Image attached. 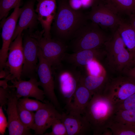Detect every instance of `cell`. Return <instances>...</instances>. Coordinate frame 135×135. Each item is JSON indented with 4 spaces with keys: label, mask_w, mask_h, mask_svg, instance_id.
<instances>
[{
    "label": "cell",
    "mask_w": 135,
    "mask_h": 135,
    "mask_svg": "<svg viewBox=\"0 0 135 135\" xmlns=\"http://www.w3.org/2000/svg\"><path fill=\"white\" fill-rule=\"evenodd\" d=\"M20 6H16L8 17L1 20L2 44L0 50V70L4 69L7 59L9 47L22 11Z\"/></svg>",
    "instance_id": "8fae6325"
},
{
    "label": "cell",
    "mask_w": 135,
    "mask_h": 135,
    "mask_svg": "<svg viewBox=\"0 0 135 135\" xmlns=\"http://www.w3.org/2000/svg\"><path fill=\"white\" fill-rule=\"evenodd\" d=\"M17 108L19 118L22 124L26 128L32 130L34 122L35 113L24 108L18 104Z\"/></svg>",
    "instance_id": "4316f807"
},
{
    "label": "cell",
    "mask_w": 135,
    "mask_h": 135,
    "mask_svg": "<svg viewBox=\"0 0 135 135\" xmlns=\"http://www.w3.org/2000/svg\"><path fill=\"white\" fill-rule=\"evenodd\" d=\"M104 54L105 50L101 48L81 50L72 54L66 52L62 62L74 66L82 69L90 61L101 60Z\"/></svg>",
    "instance_id": "ac0fdd59"
},
{
    "label": "cell",
    "mask_w": 135,
    "mask_h": 135,
    "mask_svg": "<svg viewBox=\"0 0 135 135\" xmlns=\"http://www.w3.org/2000/svg\"><path fill=\"white\" fill-rule=\"evenodd\" d=\"M44 32L37 31L29 34L36 40L44 58L52 66H58L62 62L63 58L68 48L66 44L52 38L43 36Z\"/></svg>",
    "instance_id": "5b68a950"
},
{
    "label": "cell",
    "mask_w": 135,
    "mask_h": 135,
    "mask_svg": "<svg viewBox=\"0 0 135 135\" xmlns=\"http://www.w3.org/2000/svg\"><path fill=\"white\" fill-rule=\"evenodd\" d=\"M128 51L135 60V30L130 23L123 20L117 29Z\"/></svg>",
    "instance_id": "7402d4cb"
},
{
    "label": "cell",
    "mask_w": 135,
    "mask_h": 135,
    "mask_svg": "<svg viewBox=\"0 0 135 135\" xmlns=\"http://www.w3.org/2000/svg\"><path fill=\"white\" fill-rule=\"evenodd\" d=\"M135 65L133 58L128 51L125 48L118 54L109 64L111 68L118 72H124Z\"/></svg>",
    "instance_id": "603a6c76"
},
{
    "label": "cell",
    "mask_w": 135,
    "mask_h": 135,
    "mask_svg": "<svg viewBox=\"0 0 135 135\" xmlns=\"http://www.w3.org/2000/svg\"><path fill=\"white\" fill-rule=\"evenodd\" d=\"M124 72L127 76L130 77L135 80V66L126 69Z\"/></svg>",
    "instance_id": "8d00e7d4"
},
{
    "label": "cell",
    "mask_w": 135,
    "mask_h": 135,
    "mask_svg": "<svg viewBox=\"0 0 135 135\" xmlns=\"http://www.w3.org/2000/svg\"><path fill=\"white\" fill-rule=\"evenodd\" d=\"M0 78H6L8 76V74L5 70L4 69L0 70Z\"/></svg>",
    "instance_id": "ab89813d"
},
{
    "label": "cell",
    "mask_w": 135,
    "mask_h": 135,
    "mask_svg": "<svg viewBox=\"0 0 135 135\" xmlns=\"http://www.w3.org/2000/svg\"><path fill=\"white\" fill-rule=\"evenodd\" d=\"M112 120L135 126V110L116 109Z\"/></svg>",
    "instance_id": "484cf974"
},
{
    "label": "cell",
    "mask_w": 135,
    "mask_h": 135,
    "mask_svg": "<svg viewBox=\"0 0 135 135\" xmlns=\"http://www.w3.org/2000/svg\"><path fill=\"white\" fill-rule=\"evenodd\" d=\"M108 81L106 75L104 74L95 76L88 74H85L82 70L79 82L83 84L93 95L96 94L102 93Z\"/></svg>",
    "instance_id": "ffe728a7"
},
{
    "label": "cell",
    "mask_w": 135,
    "mask_h": 135,
    "mask_svg": "<svg viewBox=\"0 0 135 135\" xmlns=\"http://www.w3.org/2000/svg\"><path fill=\"white\" fill-rule=\"evenodd\" d=\"M134 62L135 64V60L134 61Z\"/></svg>",
    "instance_id": "b9f144b4"
},
{
    "label": "cell",
    "mask_w": 135,
    "mask_h": 135,
    "mask_svg": "<svg viewBox=\"0 0 135 135\" xmlns=\"http://www.w3.org/2000/svg\"><path fill=\"white\" fill-rule=\"evenodd\" d=\"M8 80L4 79L3 80H0V86L3 88H7L8 86Z\"/></svg>",
    "instance_id": "f35d334b"
},
{
    "label": "cell",
    "mask_w": 135,
    "mask_h": 135,
    "mask_svg": "<svg viewBox=\"0 0 135 135\" xmlns=\"http://www.w3.org/2000/svg\"><path fill=\"white\" fill-rule=\"evenodd\" d=\"M130 23L135 30V12L130 15Z\"/></svg>",
    "instance_id": "74e56055"
},
{
    "label": "cell",
    "mask_w": 135,
    "mask_h": 135,
    "mask_svg": "<svg viewBox=\"0 0 135 135\" xmlns=\"http://www.w3.org/2000/svg\"><path fill=\"white\" fill-rule=\"evenodd\" d=\"M37 99L34 100L28 98H20L18 104L24 108L28 110L36 111L42 107L44 104Z\"/></svg>",
    "instance_id": "f1b7e54d"
},
{
    "label": "cell",
    "mask_w": 135,
    "mask_h": 135,
    "mask_svg": "<svg viewBox=\"0 0 135 135\" xmlns=\"http://www.w3.org/2000/svg\"><path fill=\"white\" fill-rule=\"evenodd\" d=\"M90 21H88L76 32L68 43V48L73 52L101 48L109 38L103 30Z\"/></svg>",
    "instance_id": "3957f363"
},
{
    "label": "cell",
    "mask_w": 135,
    "mask_h": 135,
    "mask_svg": "<svg viewBox=\"0 0 135 135\" xmlns=\"http://www.w3.org/2000/svg\"><path fill=\"white\" fill-rule=\"evenodd\" d=\"M71 7L76 10H81L82 8V5L81 0H68Z\"/></svg>",
    "instance_id": "e575fe53"
},
{
    "label": "cell",
    "mask_w": 135,
    "mask_h": 135,
    "mask_svg": "<svg viewBox=\"0 0 135 135\" xmlns=\"http://www.w3.org/2000/svg\"><path fill=\"white\" fill-rule=\"evenodd\" d=\"M44 106L35 113L34 122L32 130L35 135H44L56 119L61 120L60 113L50 102L45 101Z\"/></svg>",
    "instance_id": "4fadbf2b"
},
{
    "label": "cell",
    "mask_w": 135,
    "mask_h": 135,
    "mask_svg": "<svg viewBox=\"0 0 135 135\" xmlns=\"http://www.w3.org/2000/svg\"><path fill=\"white\" fill-rule=\"evenodd\" d=\"M52 131L44 133L45 135H68L66 127L60 119L56 120L52 124Z\"/></svg>",
    "instance_id": "f546056e"
},
{
    "label": "cell",
    "mask_w": 135,
    "mask_h": 135,
    "mask_svg": "<svg viewBox=\"0 0 135 135\" xmlns=\"http://www.w3.org/2000/svg\"><path fill=\"white\" fill-rule=\"evenodd\" d=\"M104 46L108 64L126 47L117 29L113 32L112 36L105 43Z\"/></svg>",
    "instance_id": "44dd1931"
},
{
    "label": "cell",
    "mask_w": 135,
    "mask_h": 135,
    "mask_svg": "<svg viewBox=\"0 0 135 135\" xmlns=\"http://www.w3.org/2000/svg\"><path fill=\"white\" fill-rule=\"evenodd\" d=\"M36 0H28L21 8L19 20L12 39V42L18 34H22L24 30L28 29L31 31L40 23L38 15L34 8Z\"/></svg>",
    "instance_id": "9a60e30c"
},
{
    "label": "cell",
    "mask_w": 135,
    "mask_h": 135,
    "mask_svg": "<svg viewBox=\"0 0 135 135\" xmlns=\"http://www.w3.org/2000/svg\"><path fill=\"white\" fill-rule=\"evenodd\" d=\"M87 15L88 20L96 24L103 30H116L123 20L112 10L103 0H100L93 5Z\"/></svg>",
    "instance_id": "8992f818"
},
{
    "label": "cell",
    "mask_w": 135,
    "mask_h": 135,
    "mask_svg": "<svg viewBox=\"0 0 135 135\" xmlns=\"http://www.w3.org/2000/svg\"><path fill=\"white\" fill-rule=\"evenodd\" d=\"M35 11L41 24L44 33L46 38H51L50 30L57 9V0H36Z\"/></svg>",
    "instance_id": "5bb4252c"
},
{
    "label": "cell",
    "mask_w": 135,
    "mask_h": 135,
    "mask_svg": "<svg viewBox=\"0 0 135 135\" xmlns=\"http://www.w3.org/2000/svg\"><path fill=\"white\" fill-rule=\"evenodd\" d=\"M116 109L135 110V93L116 105Z\"/></svg>",
    "instance_id": "1f68e13d"
},
{
    "label": "cell",
    "mask_w": 135,
    "mask_h": 135,
    "mask_svg": "<svg viewBox=\"0 0 135 135\" xmlns=\"http://www.w3.org/2000/svg\"><path fill=\"white\" fill-rule=\"evenodd\" d=\"M98 61L96 60H92L89 62L84 67L88 74L95 76L103 74H102V67Z\"/></svg>",
    "instance_id": "4dcf8cb0"
},
{
    "label": "cell",
    "mask_w": 135,
    "mask_h": 135,
    "mask_svg": "<svg viewBox=\"0 0 135 135\" xmlns=\"http://www.w3.org/2000/svg\"><path fill=\"white\" fill-rule=\"evenodd\" d=\"M106 4L116 13L126 14L130 16L135 12L133 0H103Z\"/></svg>",
    "instance_id": "cb8c5ba5"
},
{
    "label": "cell",
    "mask_w": 135,
    "mask_h": 135,
    "mask_svg": "<svg viewBox=\"0 0 135 135\" xmlns=\"http://www.w3.org/2000/svg\"><path fill=\"white\" fill-rule=\"evenodd\" d=\"M52 68L55 89L62 96L67 106L70 102L78 86L82 69L63 62L58 66L52 67Z\"/></svg>",
    "instance_id": "277c9868"
},
{
    "label": "cell",
    "mask_w": 135,
    "mask_h": 135,
    "mask_svg": "<svg viewBox=\"0 0 135 135\" xmlns=\"http://www.w3.org/2000/svg\"><path fill=\"white\" fill-rule=\"evenodd\" d=\"M116 110V105L102 93L92 96L83 115L94 135H102L108 128Z\"/></svg>",
    "instance_id": "7a4b0ae2"
},
{
    "label": "cell",
    "mask_w": 135,
    "mask_h": 135,
    "mask_svg": "<svg viewBox=\"0 0 135 135\" xmlns=\"http://www.w3.org/2000/svg\"><path fill=\"white\" fill-rule=\"evenodd\" d=\"M8 120L2 110V107L0 106V134L4 135L8 126Z\"/></svg>",
    "instance_id": "836d02e7"
},
{
    "label": "cell",
    "mask_w": 135,
    "mask_h": 135,
    "mask_svg": "<svg viewBox=\"0 0 135 135\" xmlns=\"http://www.w3.org/2000/svg\"><path fill=\"white\" fill-rule=\"evenodd\" d=\"M24 61L23 48V35L18 34L11 43L7 61L4 68L8 75L5 78L9 80L21 79Z\"/></svg>",
    "instance_id": "9c48e42d"
},
{
    "label": "cell",
    "mask_w": 135,
    "mask_h": 135,
    "mask_svg": "<svg viewBox=\"0 0 135 135\" xmlns=\"http://www.w3.org/2000/svg\"><path fill=\"white\" fill-rule=\"evenodd\" d=\"M133 0L134 2V5H135V0Z\"/></svg>",
    "instance_id": "60d3db41"
},
{
    "label": "cell",
    "mask_w": 135,
    "mask_h": 135,
    "mask_svg": "<svg viewBox=\"0 0 135 135\" xmlns=\"http://www.w3.org/2000/svg\"><path fill=\"white\" fill-rule=\"evenodd\" d=\"M7 108L6 110L8 116V126L10 135H32L30 130L25 127L20 120L17 106L19 98L15 88L9 86Z\"/></svg>",
    "instance_id": "7c38bea8"
},
{
    "label": "cell",
    "mask_w": 135,
    "mask_h": 135,
    "mask_svg": "<svg viewBox=\"0 0 135 135\" xmlns=\"http://www.w3.org/2000/svg\"><path fill=\"white\" fill-rule=\"evenodd\" d=\"M10 81L12 84L11 86L15 88L16 96L19 99L22 97H32L44 102V92L39 88V83L37 78H32L27 81L16 79Z\"/></svg>",
    "instance_id": "2e32d148"
},
{
    "label": "cell",
    "mask_w": 135,
    "mask_h": 135,
    "mask_svg": "<svg viewBox=\"0 0 135 135\" xmlns=\"http://www.w3.org/2000/svg\"><path fill=\"white\" fill-rule=\"evenodd\" d=\"M135 93V80L127 76L108 80L102 93L116 105Z\"/></svg>",
    "instance_id": "52a82bcc"
},
{
    "label": "cell",
    "mask_w": 135,
    "mask_h": 135,
    "mask_svg": "<svg viewBox=\"0 0 135 135\" xmlns=\"http://www.w3.org/2000/svg\"><path fill=\"white\" fill-rule=\"evenodd\" d=\"M10 86L6 88H0V106H5L8 102V95Z\"/></svg>",
    "instance_id": "d6a6232c"
},
{
    "label": "cell",
    "mask_w": 135,
    "mask_h": 135,
    "mask_svg": "<svg viewBox=\"0 0 135 135\" xmlns=\"http://www.w3.org/2000/svg\"><path fill=\"white\" fill-rule=\"evenodd\" d=\"M61 120L66 127L68 135H86L92 131L90 124L84 115L63 112Z\"/></svg>",
    "instance_id": "e0dca14e"
},
{
    "label": "cell",
    "mask_w": 135,
    "mask_h": 135,
    "mask_svg": "<svg viewBox=\"0 0 135 135\" xmlns=\"http://www.w3.org/2000/svg\"><path fill=\"white\" fill-rule=\"evenodd\" d=\"M108 128L112 135H135V126L112 120Z\"/></svg>",
    "instance_id": "d4e9b609"
},
{
    "label": "cell",
    "mask_w": 135,
    "mask_h": 135,
    "mask_svg": "<svg viewBox=\"0 0 135 135\" xmlns=\"http://www.w3.org/2000/svg\"><path fill=\"white\" fill-rule=\"evenodd\" d=\"M83 8H87L92 6L100 0H81Z\"/></svg>",
    "instance_id": "d590c367"
},
{
    "label": "cell",
    "mask_w": 135,
    "mask_h": 135,
    "mask_svg": "<svg viewBox=\"0 0 135 135\" xmlns=\"http://www.w3.org/2000/svg\"><path fill=\"white\" fill-rule=\"evenodd\" d=\"M38 59L37 74L39 79L40 86L43 88L45 97L59 110L60 106L54 91V80L52 66L43 56L40 48Z\"/></svg>",
    "instance_id": "ba28073f"
},
{
    "label": "cell",
    "mask_w": 135,
    "mask_h": 135,
    "mask_svg": "<svg viewBox=\"0 0 135 135\" xmlns=\"http://www.w3.org/2000/svg\"><path fill=\"white\" fill-rule=\"evenodd\" d=\"M24 61L21 79L26 78H37V70L38 62L39 47L36 39L29 34L23 36Z\"/></svg>",
    "instance_id": "30bf717a"
},
{
    "label": "cell",
    "mask_w": 135,
    "mask_h": 135,
    "mask_svg": "<svg viewBox=\"0 0 135 135\" xmlns=\"http://www.w3.org/2000/svg\"><path fill=\"white\" fill-rule=\"evenodd\" d=\"M57 3L56 12L51 28V36L67 44L76 32L88 20L87 15L81 10L72 9L68 0H57Z\"/></svg>",
    "instance_id": "6da1fadb"
},
{
    "label": "cell",
    "mask_w": 135,
    "mask_h": 135,
    "mask_svg": "<svg viewBox=\"0 0 135 135\" xmlns=\"http://www.w3.org/2000/svg\"><path fill=\"white\" fill-rule=\"evenodd\" d=\"M92 96L91 92L79 81L70 102L66 106L67 112L83 115Z\"/></svg>",
    "instance_id": "d6986e66"
},
{
    "label": "cell",
    "mask_w": 135,
    "mask_h": 135,
    "mask_svg": "<svg viewBox=\"0 0 135 135\" xmlns=\"http://www.w3.org/2000/svg\"><path fill=\"white\" fill-rule=\"evenodd\" d=\"M21 0H0V20L6 18L10 11L20 5Z\"/></svg>",
    "instance_id": "83f0119b"
}]
</instances>
